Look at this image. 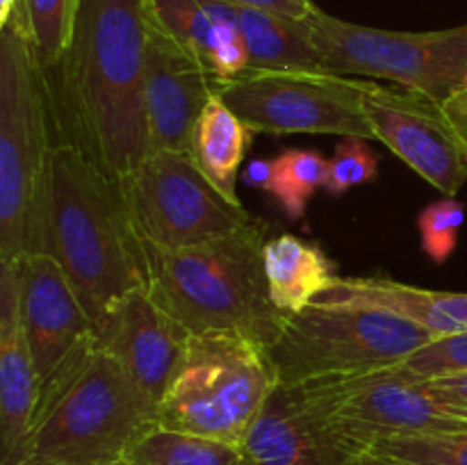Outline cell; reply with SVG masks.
<instances>
[{
	"label": "cell",
	"instance_id": "obj_1",
	"mask_svg": "<svg viewBox=\"0 0 467 465\" xmlns=\"http://www.w3.org/2000/svg\"><path fill=\"white\" fill-rule=\"evenodd\" d=\"M146 0H82L71 44L44 71L57 141L121 182L149 155Z\"/></svg>",
	"mask_w": 467,
	"mask_h": 465
},
{
	"label": "cell",
	"instance_id": "obj_2",
	"mask_svg": "<svg viewBox=\"0 0 467 465\" xmlns=\"http://www.w3.org/2000/svg\"><path fill=\"white\" fill-rule=\"evenodd\" d=\"M57 260L99 324L119 301L149 290V253L121 182L76 146L57 141L46 162L30 253Z\"/></svg>",
	"mask_w": 467,
	"mask_h": 465
},
{
	"label": "cell",
	"instance_id": "obj_3",
	"mask_svg": "<svg viewBox=\"0 0 467 465\" xmlns=\"http://www.w3.org/2000/svg\"><path fill=\"white\" fill-rule=\"evenodd\" d=\"M267 223L249 226L190 249H155L149 253V294L192 336L237 331L272 346L287 317L272 304L263 249Z\"/></svg>",
	"mask_w": 467,
	"mask_h": 465
},
{
	"label": "cell",
	"instance_id": "obj_4",
	"mask_svg": "<svg viewBox=\"0 0 467 465\" xmlns=\"http://www.w3.org/2000/svg\"><path fill=\"white\" fill-rule=\"evenodd\" d=\"M158 424V408L96 336L41 388L23 459L41 454L62 465H121Z\"/></svg>",
	"mask_w": 467,
	"mask_h": 465
},
{
	"label": "cell",
	"instance_id": "obj_5",
	"mask_svg": "<svg viewBox=\"0 0 467 465\" xmlns=\"http://www.w3.org/2000/svg\"><path fill=\"white\" fill-rule=\"evenodd\" d=\"M55 135L44 68L14 16L0 30V260H21L32 251Z\"/></svg>",
	"mask_w": 467,
	"mask_h": 465
},
{
	"label": "cell",
	"instance_id": "obj_6",
	"mask_svg": "<svg viewBox=\"0 0 467 465\" xmlns=\"http://www.w3.org/2000/svg\"><path fill=\"white\" fill-rule=\"evenodd\" d=\"M276 386L267 346L237 331L199 333L160 401L158 424L242 445Z\"/></svg>",
	"mask_w": 467,
	"mask_h": 465
},
{
	"label": "cell",
	"instance_id": "obj_7",
	"mask_svg": "<svg viewBox=\"0 0 467 465\" xmlns=\"http://www.w3.org/2000/svg\"><path fill=\"white\" fill-rule=\"evenodd\" d=\"M431 340L427 328L388 310L315 301L287 317L267 351L278 383H306L395 367Z\"/></svg>",
	"mask_w": 467,
	"mask_h": 465
},
{
	"label": "cell",
	"instance_id": "obj_8",
	"mask_svg": "<svg viewBox=\"0 0 467 465\" xmlns=\"http://www.w3.org/2000/svg\"><path fill=\"white\" fill-rule=\"evenodd\" d=\"M306 27L337 76L383 78L445 103L467 76V23L433 32H397L342 21L315 7Z\"/></svg>",
	"mask_w": 467,
	"mask_h": 465
},
{
	"label": "cell",
	"instance_id": "obj_9",
	"mask_svg": "<svg viewBox=\"0 0 467 465\" xmlns=\"http://www.w3.org/2000/svg\"><path fill=\"white\" fill-rule=\"evenodd\" d=\"M299 386L354 454L390 438L467 431V410L447 404L401 365Z\"/></svg>",
	"mask_w": 467,
	"mask_h": 465
},
{
	"label": "cell",
	"instance_id": "obj_10",
	"mask_svg": "<svg viewBox=\"0 0 467 465\" xmlns=\"http://www.w3.org/2000/svg\"><path fill=\"white\" fill-rule=\"evenodd\" d=\"M121 187L141 240L155 249L205 244L255 219L214 187L192 153L181 150L149 153Z\"/></svg>",
	"mask_w": 467,
	"mask_h": 465
},
{
	"label": "cell",
	"instance_id": "obj_11",
	"mask_svg": "<svg viewBox=\"0 0 467 465\" xmlns=\"http://www.w3.org/2000/svg\"><path fill=\"white\" fill-rule=\"evenodd\" d=\"M368 85L328 71L276 68L217 80V94L254 132L374 140L365 114Z\"/></svg>",
	"mask_w": 467,
	"mask_h": 465
},
{
	"label": "cell",
	"instance_id": "obj_12",
	"mask_svg": "<svg viewBox=\"0 0 467 465\" xmlns=\"http://www.w3.org/2000/svg\"><path fill=\"white\" fill-rule=\"evenodd\" d=\"M365 114L374 140L383 141L438 191L456 196L467 185V141L442 103L420 91L369 82Z\"/></svg>",
	"mask_w": 467,
	"mask_h": 465
},
{
	"label": "cell",
	"instance_id": "obj_13",
	"mask_svg": "<svg viewBox=\"0 0 467 465\" xmlns=\"http://www.w3.org/2000/svg\"><path fill=\"white\" fill-rule=\"evenodd\" d=\"M190 340L192 333L160 308L149 290L128 294L96 324V345L121 363L155 408L171 386Z\"/></svg>",
	"mask_w": 467,
	"mask_h": 465
},
{
	"label": "cell",
	"instance_id": "obj_14",
	"mask_svg": "<svg viewBox=\"0 0 467 465\" xmlns=\"http://www.w3.org/2000/svg\"><path fill=\"white\" fill-rule=\"evenodd\" d=\"M21 324L41 388L96 336V324L57 260L27 253L18 260Z\"/></svg>",
	"mask_w": 467,
	"mask_h": 465
},
{
	"label": "cell",
	"instance_id": "obj_15",
	"mask_svg": "<svg viewBox=\"0 0 467 465\" xmlns=\"http://www.w3.org/2000/svg\"><path fill=\"white\" fill-rule=\"evenodd\" d=\"M214 91L217 80L150 21L144 76L149 153H190L192 132Z\"/></svg>",
	"mask_w": 467,
	"mask_h": 465
},
{
	"label": "cell",
	"instance_id": "obj_16",
	"mask_svg": "<svg viewBox=\"0 0 467 465\" xmlns=\"http://www.w3.org/2000/svg\"><path fill=\"white\" fill-rule=\"evenodd\" d=\"M242 450L254 465H347L356 456L324 422L299 383H278Z\"/></svg>",
	"mask_w": 467,
	"mask_h": 465
},
{
	"label": "cell",
	"instance_id": "obj_17",
	"mask_svg": "<svg viewBox=\"0 0 467 465\" xmlns=\"http://www.w3.org/2000/svg\"><path fill=\"white\" fill-rule=\"evenodd\" d=\"M41 381L21 324L18 260H0V465L23 459Z\"/></svg>",
	"mask_w": 467,
	"mask_h": 465
},
{
	"label": "cell",
	"instance_id": "obj_18",
	"mask_svg": "<svg viewBox=\"0 0 467 465\" xmlns=\"http://www.w3.org/2000/svg\"><path fill=\"white\" fill-rule=\"evenodd\" d=\"M146 9L153 26L214 80H231L249 68L244 39L226 0H146Z\"/></svg>",
	"mask_w": 467,
	"mask_h": 465
},
{
	"label": "cell",
	"instance_id": "obj_19",
	"mask_svg": "<svg viewBox=\"0 0 467 465\" xmlns=\"http://www.w3.org/2000/svg\"><path fill=\"white\" fill-rule=\"evenodd\" d=\"M317 301L388 310L427 328L433 337L467 331V292L424 290L388 276H340Z\"/></svg>",
	"mask_w": 467,
	"mask_h": 465
},
{
	"label": "cell",
	"instance_id": "obj_20",
	"mask_svg": "<svg viewBox=\"0 0 467 465\" xmlns=\"http://www.w3.org/2000/svg\"><path fill=\"white\" fill-rule=\"evenodd\" d=\"M263 264L269 299L285 317L304 313L340 278L337 264L317 242L292 232L265 242Z\"/></svg>",
	"mask_w": 467,
	"mask_h": 465
},
{
	"label": "cell",
	"instance_id": "obj_21",
	"mask_svg": "<svg viewBox=\"0 0 467 465\" xmlns=\"http://www.w3.org/2000/svg\"><path fill=\"white\" fill-rule=\"evenodd\" d=\"M228 7L240 27L249 55L246 71H276V68L324 71V62L304 21H292L233 3H228Z\"/></svg>",
	"mask_w": 467,
	"mask_h": 465
},
{
	"label": "cell",
	"instance_id": "obj_22",
	"mask_svg": "<svg viewBox=\"0 0 467 465\" xmlns=\"http://www.w3.org/2000/svg\"><path fill=\"white\" fill-rule=\"evenodd\" d=\"M254 130L214 91L192 132V158L226 199H237V178Z\"/></svg>",
	"mask_w": 467,
	"mask_h": 465
},
{
	"label": "cell",
	"instance_id": "obj_23",
	"mask_svg": "<svg viewBox=\"0 0 467 465\" xmlns=\"http://www.w3.org/2000/svg\"><path fill=\"white\" fill-rule=\"evenodd\" d=\"M126 465H254L242 445L173 431L167 427H150L130 451Z\"/></svg>",
	"mask_w": 467,
	"mask_h": 465
},
{
	"label": "cell",
	"instance_id": "obj_24",
	"mask_svg": "<svg viewBox=\"0 0 467 465\" xmlns=\"http://www.w3.org/2000/svg\"><path fill=\"white\" fill-rule=\"evenodd\" d=\"M80 3L82 0H18L14 16L26 30L44 71L53 68L67 53Z\"/></svg>",
	"mask_w": 467,
	"mask_h": 465
},
{
	"label": "cell",
	"instance_id": "obj_25",
	"mask_svg": "<svg viewBox=\"0 0 467 465\" xmlns=\"http://www.w3.org/2000/svg\"><path fill=\"white\" fill-rule=\"evenodd\" d=\"M274 199L290 222H299L315 191L327 185L328 158L315 149H285L274 158Z\"/></svg>",
	"mask_w": 467,
	"mask_h": 465
},
{
	"label": "cell",
	"instance_id": "obj_26",
	"mask_svg": "<svg viewBox=\"0 0 467 465\" xmlns=\"http://www.w3.org/2000/svg\"><path fill=\"white\" fill-rule=\"evenodd\" d=\"M372 450L410 465H467V431L390 438Z\"/></svg>",
	"mask_w": 467,
	"mask_h": 465
},
{
	"label": "cell",
	"instance_id": "obj_27",
	"mask_svg": "<svg viewBox=\"0 0 467 465\" xmlns=\"http://www.w3.org/2000/svg\"><path fill=\"white\" fill-rule=\"evenodd\" d=\"M465 223V203L456 196H445L429 203L418 214L424 253L431 263L445 264L459 246V232Z\"/></svg>",
	"mask_w": 467,
	"mask_h": 465
},
{
	"label": "cell",
	"instance_id": "obj_28",
	"mask_svg": "<svg viewBox=\"0 0 467 465\" xmlns=\"http://www.w3.org/2000/svg\"><path fill=\"white\" fill-rule=\"evenodd\" d=\"M379 173V153L365 137H345L328 158V176L324 190L342 196L354 187L372 182Z\"/></svg>",
	"mask_w": 467,
	"mask_h": 465
},
{
	"label": "cell",
	"instance_id": "obj_29",
	"mask_svg": "<svg viewBox=\"0 0 467 465\" xmlns=\"http://www.w3.org/2000/svg\"><path fill=\"white\" fill-rule=\"evenodd\" d=\"M406 372L429 381V378L454 377L467 372V331L456 336L436 337L422 349L415 351L410 358L401 363Z\"/></svg>",
	"mask_w": 467,
	"mask_h": 465
},
{
	"label": "cell",
	"instance_id": "obj_30",
	"mask_svg": "<svg viewBox=\"0 0 467 465\" xmlns=\"http://www.w3.org/2000/svg\"><path fill=\"white\" fill-rule=\"evenodd\" d=\"M233 5L249 9H260V12L276 14V16L292 18V21H306L315 12L317 5L313 0H228Z\"/></svg>",
	"mask_w": 467,
	"mask_h": 465
},
{
	"label": "cell",
	"instance_id": "obj_31",
	"mask_svg": "<svg viewBox=\"0 0 467 465\" xmlns=\"http://www.w3.org/2000/svg\"><path fill=\"white\" fill-rule=\"evenodd\" d=\"M429 390L436 392L441 399L447 404H454L459 408L467 410V372L454 374V377H441V378H429L427 381Z\"/></svg>",
	"mask_w": 467,
	"mask_h": 465
},
{
	"label": "cell",
	"instance_id": "obj_32",
	"mask_svg": "<svg viewBox=\"0 0 467 465\" xmlns=\"http://www.w3.org/2000/svg\"><path fill=\"white\" fill-rule=\"evenodd\" d=\"M274 173H276V164H274V160L255 158L246 164L244 173H242V181H244L249 187H255V190H263L272 194Z\"/></svg>",
	"mask_w": 467,
	"mask_h": 465
},
{
	"label": "cell",
	"instance_id": "obj_33",
	"mask_svg": "<svg viewBox=\"0 0 467 465\" xmlns=\"http://www.w3.org/2000/svg\"><path fill=\"white\" fill-rule=\"evenodd\" d=\"M442 108H445L447 117H450V121L454 123L456 130H459L467 141V89L465 87L456 89L454 94L442 103Z\"/></svg>",
	"mask_w": 467,
	"mask_h": 465
},
{
	"label": "cell",
	"instance_id": "obj_34",
	"mask_svg": "<svg viewBox=\"0 0 467 465\" xmlns=\"http://www.w3.org/2000/svg\"><path fill=\"white\" fill-rule=\"evenodd\" d=\"M347 465H410V463H404V460H400V459H392V456L381 454V451L368 450V451H360V454L351 456L349 463Z\"/></svg>",
	"mask_w": 467,
	"mask_h": 465
},
{
	"label": "cell",
	"instance_id": "obj_35",
	"mask_svg": "<svg viewBox=\"0 0 467 465\" xmlns=\"http://www.w3.org/2000/svg\"><path fill=\"white\" fill-rule=\"evenodd\" d=\"M16 7H18V0H0V30L12 21Z\"/></svg>",
	"mask_w": 467,
	"mask_h": 465
},
{
	"label": "cell",
	"instance_id": "obj_36",
	"mask_svg": "<svg viewBox=\"0 0 467 465\" xmlns=\"http://www.w3.org/2000/svg\"><path fill=\"white\" fill-rule=\"evenodd\" d=\"M14 465H62V463H57V460H53V459H46V456H41V454H30Z\"/></svg>",
	"mask_w": 467,
	"mask_h": 465
},
{
	"label": "cell",
	"instance_id": "obj_37",
	"mask_svg": "<svg viewBox=\"0 0 467 465\" xmlns=\"http://www.w3.org/2000/svg\"><path fill=\"white\" fill-rule=\"evenodd\" d=\"M463 87L467 89V76H465V80H463Z\"/></svg>",
	"mask_w": 467,
	"mask_h": 465
},
{
	"label": "cell",
	"instance_id": "obj_38",
	"mask_svg": "<svg viewBox=\"0 0 467 465\" xmlns=\"http://www.w3.org/2000/svg\"><path fill=\"white\" fill-rule=\"evenodd\" d=\"M121 465H126V463H121Z\"/></svg>",
	"mask_w": 467,
	"mask_h": 465
}]
</instances>
